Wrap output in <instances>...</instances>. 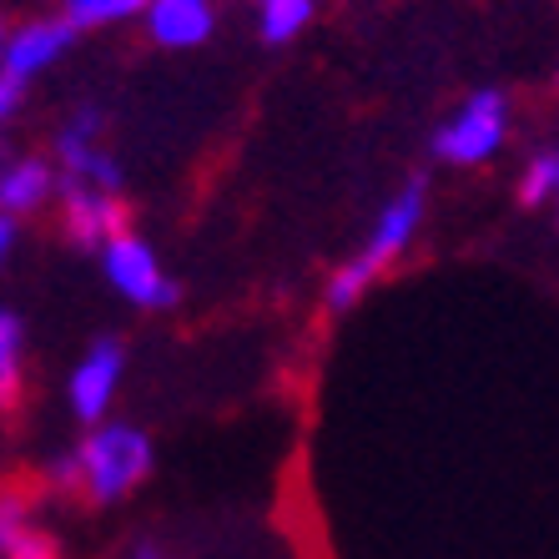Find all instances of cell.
<instances>
[{"label":"cell","mask_w":559,"mask_h":559,"mask_svg":"<svg viewBox=\"0 0 559 559\" xmlns=\"http://www.w3.org/2000/svg\"><path fill=\"white\" fill-rule=\"evenodd\" d=\"M308 21H312V0H262V11H258L262 40H273V46L293 40Z\"/></svg>","instance_id":"cell-11"},{"label":"cell","mask_w":559,"mask_h":559,"mask_svg":"<svg viewBox=\"0 0 559 559\" xmlns=\"http://www.w3.org/2000/svg\"><path fill=\"white\" fill-rule=\"evenodd\" d=\"M0 393L5 404H15L21 393V318L11 308L0 312Z\"/></svg>","instance_id":"cell-13"},{"label":"cell","mask_w":559,"mask_h":559,"mask_svg":"<svg viewBox=\"0 0 559 559\" xmlns=\"http://www.w3.org/2000/svg\"><path fill=\"white\" fill-rule=\"evenodd\" d=\"M504 127H509V106L499 92H474L459 117L449 127H439L433 136V152L454 167H474V162H489V156L504 146Z\"/></svg>","instance_id":"cell-3"},{"label":"cell","mask_w":559,"mask_h":559,"mask_svg":"<svg viewBox=\"0 0 559 559\" xmlns=\"http://www.w3.org/2000/svg\"><path fill=\"white\" fill-rule=\"evenodd\" d=\"M96 131H102V117L96 111H81L71 127L56 136V152L66 162V177L81 187H96V192H117L121 187V167L96 146Z\"/></svg>","instance_id":"cell-6"},{"label":"cell","mask_w":559,"mask_h":559,"mask_svg":"<svg viewBox=\"0 0 559 559\" xmlns=\"http://www.w3.org/2000/svg\"><path fill=\"white\" fill-rule=\"evenodd\" d=\"M66 233L76 242H111L127 233V207L117 202V192H96L66 177Z\"/></svg>","instance_id":"cell-8"},{"label":"cell","mask_w":559,"mask_h":559,"mask_svg":"<svg viewBox=\"0 0 559 559\" xmlns=\"http://www.w3.org/2000/svg\"><path fill=\"white\" fill-rule=\"evenodd\" d=\"M152 0H66V21L71 26H111V21H131V15H146Z\"/></svg>","instance_id":"cell-12"},{"label":"cell","mask_w":559,"mask_h":559,"mask_svg":"<svg viewBox=\"0 0 559 559\" xmlns=\"http://www.w3.org/2000/svg\"><path fill=\"white\" fill-rule=\"evenodd\" d=\"M121 383V343L117 338H102L92 343V353L76 364L71 383H66V399H71V414L81 424H96V418L111 408V393Z\"/></svg>","instance_id":"cell-5"},{"label":"cell","mask_w":559,"mask_h":559,"mask_svg":"<svg viewBox=\"0 0 559 559\" xmlns=\"http://www.w3.org/2000/svg\"><path fill=\"white\" fill-rule=\"evenodd\" d=\"M559 192V152H545V156H534L530 171H524V182H520V202L524 207H539L545 197Z\"/></svg>","instance_id":"cell-14"},{"label":"cell","mask_w":559,"mask_h":559,"mask_svg":"<svg viewBox=\"0 0 559 559\" xmlns=\"http://www.w3.org/2000/svg\"><path fill=\"white\" fill-rule=\"evenodd\" d=\"M146 36L156 46H171V51L202 46L212 36V5L207 0H152L146 5Z\"/></svg>","instance_id":"cell-9"},{"label":"cell","mask_w":559,"mask_h":559,"mask_svg":"<svg viewBox=\"0 0 559 559\" xmlns=\"http://www.w3.org/2000/svg\"><path fill=\"white\" fill-rule=\"evenodd\" d=\"M5 559H56V539H46V534L26 530L11 549H5Z\"/></svg>","instance_id":"cell-15"},{"label":"cell","mask_w":559,"mask_h":559,"mask_svg":"<svg viewBox=\"0 0 559 559\" xmlns=\"http://www.w3.org/2000/svg\"><path fill=\"white\" fill-rule=\"evenodd\" d=\"M21 86H26L21 76L0 71V117H15V106H21Z\"/></svg>","instance_id":"cell-17"},{"label":"cell","mask_w":559,"mask_h":559,"mask_svg":"<svg viewBox=\"0 0 559 559\" xmlns=\"http://www.w3.org/2000/svg\"><path fill=\"white\" fill-rule=\"evenodd\" d=\"M136 559H162V555H156V549H146V545H142V549H136Z\"/></svg>","instance_id":"cell-19"},{"label":"cell","mask_w":559,"mask_h":559,"mask_svg":"<svg viewBox=\"0 0 559 559\" xmlns=\"http://www.w3.org/2000/svg\"><path fill=\"white\" fill-rule=\"evenodd\" d=\"M21 534H26V524H21V504L5 499V509H0V549H11Z\"/></svg>","instance_id":"cell-16"},{"label":"cell","mask_w":559,"mask_h":559,"mask_svg":"<svg viewBox=\"0 0 559 559\" xmlns=\"http://www.w3.org/2000/svg\"><path fill=\"white\" fill-rule=\"evenodd\" d=\"M76 464H81V489L96 504H117L121 495H131L152 474V439L142 429H131V424H111V429H96L81 443Z\"/></svg>","instance_id":"cell-2"},{"label":"cell","mask_w":559,"mask_h":559,"mask_svg":"<svg viewBox=\"0 0 559 559\" xmlns=\"http://www.w3.org/2000/svg\"><path fill=\"white\" fill-rule=\"evenodd\" d=\"M0 252H15V217L11 212L0 217Z\"/></svg>","instance_id":"cell-18"},{"label":"cell","mask_w":559,"mask_h":559,"mask_svg":"<svg viewBox=\"0 0 559 559\" xmlns=\"http://www.w3.org/2000/svg\"><path fill=\"white\" fill-rule=\"evenodd\" d=\"M51 192H56V171L46 167V162H36V156L11 162V167H5V177H0V207L11 212V217L36 212Z\"/></svg>","instance_id":"cell-10"},{"label":"cell","mask_w":559,"mask_h":559,"mask_svg":"<svg viewBox=\"0 0 559 559\" xmlns=\"http://www.w3.org/2000/svg\"><path fill=\"white\" fill-rule=\"evenodd\" d=\"M76 40V26L71 21H26V26H15L0 46V66L11 71V76L31 81L36 71H46L51 61H61V51Z\"/></svg>","instance_id":"cell-7"},{"label":"cell","mask_w":559,"mask_h":559,"mask_svg":"<svg viewBox=\"0 0 559 559\" xmlns=\"http://www.w3.org/2000/svg\"><path fill=\"white\" fill-rule=\"evenodd\" d=\"M102 267H106V277H111V287H117L127 302H136V308H177V302H182V287L162 273L156 252L146 248L136 233L111 237L102 248Z\"/></svg>","instance_id":"cell-4"},{"label":"cell","mask_w":559,"mask_h":559,"mask_svg":"<svg viewBox=\"0 0 559 559\" xmlns=\"http://www.w3.org/2000/svg\"><path fill=\"white\" fill-rule=\"evenodd\" d=\"M418 222H424V182H408L404 192L393 197L389 207H383V217H378V227H373V237L364 242V252L353 262H343L338 273H333V283H328V308L333 312H348L353 302L368 293V283H373L383 267H389L399 252L414 242V233H418Z\"/></svg>","instance_id":"cell-1"}]
</instances>
